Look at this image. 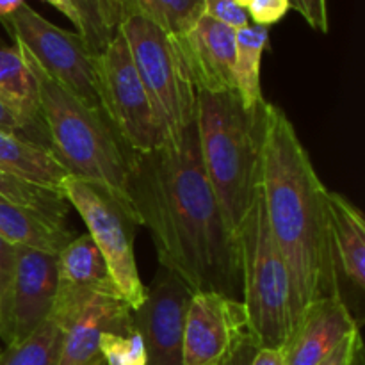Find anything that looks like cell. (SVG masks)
<instances>
[{"mask_svg":"<svg viewBox=\"0 0 365 365\" xmlns=\"http://www.w3.org/2000/svg\"><path fill=\"white\" fill-rule=\"evenodd\" d=\"M130 198L163 269L192 294L241 296L237 239L203 171L196 120L177 145L132 155Z\"/></svg>","mask_w":365,"mask_h":365,"instance_id":"cell-1","label":"cell"},{"mask_svg":"<svg viewBox=\"0 0 365 365\" xmlns=\"http://www.w3.org/2000/svg\"><path fill=\"white\" fill-rule=\"evenodd\" d=\"M260 191L289 271L294 324L321 299L341 298L328 189L284 109L267 103Z\"/></svg>","mask_w":365,"mask_h":365,"instance_id":"cell-2","label":"cell"},{"mask_svg":"<svg viewBox=\"0 0 365 365\" xmlns=\"http://www.w3.org/2000/svg\"><path fill=\"white\" fill-rule=\"evenodd\" d=\"M266 116L267 102L246 109L235 91H196V132L203 171L235 239L260 191Z\"/></svg>","mask_w":365,"mask_h":365,"instance_id":"cell-3","label":"cell"},{"mask_svg":"<svg viewBox=\"0 0 365 365\" xmlns=\"http://www.w3.org/2000/svg\"><path fill=\"white\" fill-rule=\"evenodd\" d=\"M24 56L38 86L39 114L48 134L52 155L68 175L107 192L139 227L130 198L134 152L121 141L102 110L86 107L56 84L27 53L24 52Z\"/></svg>","mask_w":365,"mask_h":365,"instance_id":"cell-4","label":"cell"},{"mask_svg":"<svg viewBox=\"0 0 365 365\" xmlns=\"http://www.w3.org/2000/svg\"><path fill=\"white\" fill-rule=\"evenodd\" d=\"M237 246L250 339L257 349H282L294 328L291 280L271 234L262 191L239 228Z\"/></svg>","mask_w":365,"mask_h":365,"instance_id":"cell-5","label":"cell"},{"mask_svg":"<svg viewBox=\"0 0 365 365\" xmlns=\"http://www.w3.org/2000/svg\"><path fill=\"white\" fill-rule=\"evenodd\" d=\"M120 32L159 120L163 146L177 145L196 120V88L177 39L141 16L123 18Z\"/></svg>","mask_w":365,"mask_h":365,"instance_id":"cell-6","label":"cell"},{"mask_svg":"<svg viewBox=\"0 0 365 365\" xmlns=\"http://www.w3.org/2000/svg\"><path fill=\"white\" fill-rule=\"evenodd\" d=\"M2 25L13 36L14 45L20 46L56 84L89 109L102 110L96 56L81 34L57 27L27 2L6 18Z\"/></svg>","mask_w":365,"mask_h":365,"instance_id":"cell-7","label":"cell"},{"mask_svg":"<svg viewBox=\"0 0 365 365\" xmlns=\"http://www.w3.org/2000/svg\"><path fill=\"white\" fill-rule=\"evenodd\" d=\"M61 191L88 227L89 237L102 253L123 302L132 312L138 310L146 299V287L134 257V227L138 225L120 203L89 182L68 175Z\"/></svg>","mask_w":365,"mask_h":365,"instance_id":"cell-8","label":"cell"},{"mask_svg":"<svg viewBox=\"0 0 365 365\" xmlns=\"http://www.w3.org/2000/svg\"><path fill=\"white\" fill-rule=\"evenodd\" d=\"M100 106L121 141L134 153H148L164 145L159 120L132 63L128 45L118 32L96 56Z\"/></svg>","mask_w":365,"mask_h":365,"instance_id":"cell-9","label":"cell"},{"mask_svg":"<svg viewBox=\"0 0 365 365\" xmlns=\"http://www.w3.org/2000/svg\"><path fill=\"white\" fill-rule=\"evenodd\" d=\"M57 294V255L16 246V259L0 299V337L16 344L48 319Z\"/></svg>","mask_w":365,"mask_h":365,"instance_id":"cell-10","label":"cell"},{"mask_svg":"<svg viewBox=\"0 0 365 365\" xmlns=\"http://www.w3.org/2000/svg\"><path fill=\"white\" fill-rule=\"evenodd\" d=\"M250 339L242 302L217 292H195L184 323V365H223Z\"/></svg>","mask_w":365,"mask_h":365,"instance_id":"cell-11","label":"cell"},{"mask_svg":"<svg viewBox=\"0 0 365 365\" xmlns=\"http://www.w3.org/2000/svg\"><path fill=\"white\" fill-rule=\"evenodd\" d=\"M191 289L166 269L157 273L146 299L134 316V330L143 339L146 365H184V323Z\"/></svg>","mask_w":365,"mask_h":365,"instance_id":"cell-12","label":"cell"},{"mask_svg":"<svg viewBox=\"0 0 365 365\" xmlns=\"http://www.w3.org/2000/svg\"><path fill=\"white\" fill-rule=\"evenodd\" d=\"M63 330L57 365H106L100 353L103 334L128 335L134 330L132 309L121 296L95 294L59 323Z\"/></svg>","mask_w":365,"mask_h":365,"instance_id":"cell-13","label":"cell"},{"mask_svg":"<svg viewBox=\"0 0 365 365\" xmlns=\"http://www.w3.org/2000/svg\"><path fill=\"white\" fill-rule=\"evenodd\" d=\"M177 43L196 91H235V29L203 14Z\"/></svg>","mask_w":365,"mask_h":365,"instance_id":"cell-14","label":"cell"},{"mask_svg":"<svg viewBox=\"0 0 365 365\" xmlns=\"http://www.w3.org/2000/svg\"><path fill=\"white\" fill-rule=\"evenodd\" d=\"M359 330L360 324L339 296L312 303L298 317L282 348L285 365H319Z\"/></svg>","mask_w":365,"mask_h":365,"instance_id":"cell-15","label":"cell"},{"mask_svg":"<svg viewBox=\"0 0 365 365\" xmlns=\"http://www.w3.org/2000/svg\"><path fill=\"white\" fill-rule=\"evenodd\" d=\"M341 298L344 289L362 302L365 289V221L364 214L341 192H328Z\"/></svg>","mask_w":365,"mask_h":365,"instance_id":"cell-16","label":"cell"},{"mask_svg":"<svg viewBox=\"0 0 365 365\" xmlns=\"http://www.w3.org/2000/svg\"><path fill=\"white\" fill-rule=\"evenodd\" d=\"M0 235L20 248L59 255L75 237L66 221L53 220L29 207L0 202Z\"/></svg>","mask_w":365,"mask_h":365,"instance_id":"cell-17","label":"cell"},{"mask_svg":"<svg viewBox=\"0 0 365 365\" xmlns=\"http://www.w3.org/2000/svg\"><path fill=\"white\" fill-rule=\"evenodd\" d=\"M0 171L61 195V185L68 177L48 150L6 132H0Z\"/></svg>","mask_w":365,"mask_h":365,"instance_id":"cell-18","label":"cell"},{"mask_svg":"<svg viewBox=\"0 0 365 365\" xmlns=\"http://www.w3.org/2000/svg\"><path fill=\"white\" fill-rule=\"evenodd\" d=\"M269 45V29L248 24L235 31V93L246 109H255L266 102L260 89V64Z\"/></svg>","mask_w":365,"mask_h":365,"instance_id":"cell-19","label":"cell"},{"mask_svg":"<svg viewBox=\"0 0 365 365\" xmlns=\"http://www.w3.org/2000/svg\"><path fill=\"white\" fill-rule=\"evenodd\" d=\"M0 98L32 120L39 114L38 86L20 46H0Z\"/></svg>","mask_w":365,"mask_h":365,"instance_id":"cell-20","label":"cell"},{"mask_svg":"<svg viewBox=\"0 0 365 365\" xmlns=\"http://www.w3.org/2000/svg\"><path fill=\"white\" fill-rule=\"evenodd\" d=\"M141 16L178 39L203 16V0H123V18Z\"/></svg>","mask_w":365,"mask_h":365,"instance_id":"cell-21","label":"cell"},{"mask_svg":"<svg viewBox=\"0 0 365 365\" xmlns=\"http://www.w3.org/2000/svg\"><path fill=\"white\" fill-rule=\"evenodd\" d=\"M81 20L82 39L95 56L103 52L123 21V0H70Z\"/></svg>","mask_w":365,"mask_h":365,"instance_id":"cell-22","label":"cell"},{"mask_svg":"<svg viewBox=\"0 0 365 365\" xmlns=\"http://www.w3.org/2000/svg\"><path fill=\"white\" fill-rule=\"evenodd\" d=\"M63 330L48 317L29 337L0 351V365H57Z\"/></svg>","mask_w":365,"mask_h":365,"instance_id":"cell-23","label":"cell"},{"mask_svg":"<svg viewBox=\"0 0 365 365\" xmlns=\"http://www.w3.org/2000/svg\"><path fill=\"white\" fill-rule=\"evenodd\" d=\"M0 202L29 207L59 221H66L68 217V202L61 192L11 177L2 171H0Z\"/></svg>","mask_w":365,"mask_h":365,"instance_id":"cell-24","label":"cell"},{"mask_svg":"<svg viewBox=\"0 0 365 365\" xmlns=\"http://www.w3.org/2000/svg\"><path fill=\"white\" fill-rule=\"evenodd\" d=\"M100 353L106 365H146V351L138 331L128 335L103 334Z\"/></svg>","mask_w":365,"mask_h":365,"instance_id":"cell-25","label":"cell"},{"mask_svg":"<svg viewBox=\"0 0 365 365\" xmlns=\"http://www.w3.org/2000/svg\"><path fill=\"white\" fill-rule=\"evenodd\" d=\"M0 132L16 135V138L25 139L29 143L41 146V148L50 152V139L46 134L45 123L39 120H32L11 107L9 103L0 98ZM52 153V152H50Z\"/></svg>","mask_w":365,"mask_h":365,"instance_id":"cell-26","label":"cell"},{"mask_svg":"<svg viewBox=\"0 0 365 365\" xmlns=\"http://www.w3.org/2000/svg\"><path fill=\"white\" fill-rule=\"evenodd\" d=\"M291 7L292 0H250L245 9L253 25L269 29L271 25L284 20Z\"/></svg>","mask_w":365,"mask_h":365,"instance_id":"cell-27","label":"cell"},{"mask_svg":"<svg viewBox=\"0 0 365 365\" xmlns=\"http://www.w3.org/2000/svg\"><path fill=\"white\" fill-rule=\"evenodd\" d=\"M203 14L235 31L250 24L246 9L239 6L235 0H203Z\"/></svg>","mask_w":365,"mask_h":365,"instance_id":"cell-28","label":"cell"},{"mask_svg":"<svg viewBox=\"0 0 365 365\" xmlns=\"http://www.w3.org/2000/svg\"><path fill=\"white\" fill-rule=\"evenodd\" d=\"M292 7L303 16V20L316 31L328 32V9L327 0H294Z\"/></svg>","mask_w":365,"mask_h":365,"instance_id":"cell-29","label":"cell"},{"mask_svg":"<svg viewBox=\"0 0 365 365\" xmlns=\"http://www.w3.org/2000/svg\"><path fill=\"white\" fill-rule=\"evenodd\" d=\"M364 353V344H362V335L360 330L351 334L349 337L344 339L341 346L328 356L324 362L319 365H355L356 359Z\"/></svg>","mask_w":365,"mask_h":365,"instance_id":"cell-30","label":"cell"},{"mask_svg":"<svg viewBox=\"0 0 365 365\" xmlns=\"http://www.w3.org/2000/svg\"><path fill=\"white\" fill-rule=\"evenodd\" d=\"M14 259H16V246L7 242L6 239L0 235V277H2L4 289H6L7 280H9L11 277V271H13Z\"/></svg>","mask_w":365,"mask_h":365,"instance_id":"cell-31","label":"cell"},{"mask_svg":"<svg viewBox=\"0 0 365 365\" xmlns=\"http://www.w3.org/2000/svg\"><path fill=\"white\" fill-rule=\"evenodd\" d=\"M250 365H285V356L282 349L262 348L253 353Z\"/></svg>","mask_w":365,"mask_h":365,"instance_id":"cell-32","label":"cell"},{"mask_svg":"<svg viewBox=\"0 0 365 365\" xmlns=\"http://www.w3.org/2000/svg\"><path fill=\"white\" fill-rule=\"evenodd\" d=\"M255 351L257 348L253 346L252 339H246V341L241 342V344L234 349V353L225 360L223 365H250V360H252L253 353Z\"/></svg>","mask_w":365,"mask_h":365,"instance_id":"cell-33","label":"cell"},{"mask_svg":"<svg viewBox=\"0 0 365 365\" xmlns=\"http://www.w3.org/2000/svg\"><path fill=\"white\" fill-rule=\"evenodd\" d=\"M45 2H48L50 6L56 7V9L59 11V13H63L64 16H66L68 20H70L71 24H73L75 27H77V34H78V32H81V20H78L77 11H75V7L71 6L70 0H45Z\"/></svg>","mask_w":365,"mask_h":365,"instance_id":"cell-34","label":"cell"},{"mask_svg":"<svg viewBox=\"0 0 365 365\" xmlns=\"http://www.w3.org/2000/svg\"><path fill=\"white\" fill-rule=\"evenodd\" d=\"M24 4L25 0H0V21H4L11 14L16 13Z\"/></svg>","mask_w":365,"mask_h":365,"instance_id":"cell-35","label":"cell"},{"mask_svg":"<svg viewBox=\"0 0 365 365\" xmlns=\"http://www.w3.org/2000/svg\"><path fill=\"white\" fill-rule=\"evenodd\" d=\"M235 2H237L241 7H246V6H248L250 0H235Z\"/></svg>","mask_w":365,"mask_h":365,"instance_id":"cell-36","label":"cell"},{"mask_svg":"<svg viewBox=\"0 0 365 365\" xmlns=\"http://www.w3.org/2000/svg\"><path fill=\"white\" fill-rule=\"evenodd\" d=\"M355 365H365V364H364V353H362V355H360V356H359V359H356V362H355Z\"/></svg>","mask_w":365,"mask_h":365,"instance_id":"cell-37","label":"cell"},{"mask_svg":"<svg viewBox=\"0 0 365 365\" xmlns=\"http://www.w3.org/2000/svg\"><path fill=\"white\" fill-rule=\"evenodd\" d=\"M2 292H4V282H2V277H0V299H2Z\"/></svg>","mask_w":365,"mask_h":365,"instance_id":"cell-38","label":"cell"}]
</instances>
